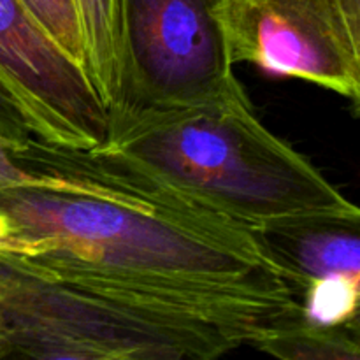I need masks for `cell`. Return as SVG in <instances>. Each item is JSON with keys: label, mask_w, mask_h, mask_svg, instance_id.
<instances>
[{"label": "cell", "mask_w": 360, "mask_h": 360, "mask_svg": "<svg viewBox=\"0 0 360 360\" xmlns=\"http://www.w3.org/2000/svg\"><path fill=\"white\" fill-rule=\"evenodd\" d=\"M299 322L280 273L192 280L0 257V359L210 360Z\"/></svg>", "instance_id": "cell-1"}, {"label": "cell", "mask_w": 360, "mask_h": 360, "mask_svg": "<svg viewBox=\"0 0 360 360\" xmlns=\"http://www.w3.org/2000/svg\"><path fill=\"white\" fill-rule=\"evenodd\" d=\"M21 153L41 179L0 188V257L192 280L278 273L250 229L174 195L102 148L34 139Z\"/></svg>", "instance_id": "cell-2"}, {"label": "cell", "mask_w": 360, "mask_h": 360, "mask_svg": "<svg viewBox=\"0 0 360 360\" xmlns=\"http://www.w3.org/2000/svg\"><path fill=\"white\" fill-rule=\"evenodd\" d=\"M102 150L174 195L246 229L352 204L260 122L238 77L195 104L122 123Z\"/></svg>", "instance_id": "cell-3"}, {"label": "cell", "mask_w": 360, "mask_h": 360, "mask_svg": "<svg viewBox=\"0 0 360 360\" xmlns=\"http://www.w3.org/2000/svg\"><path fill=\"white\" fill-rule=\"evenodd\" d=\"M224 0H116L112 130L213 97L236 79Z\"/></svg>", "instance_id": "cell-4"}, {"label": "cell", "mask_w": 360, "mask_h": 360, "mask_svg": "<svg viewBox=\"0 0 360 360\" xmlns=\"http://www.w3.org/2000/svg\"><path fill=\"white\" fill-rule=\"evenodd\" d=\"M0 83L23 104L44 143L97 150L111 141L108 104L23 0H0Z\"/></svg>", "instance_id": "cell-5"}, {"label": "cell", "mask_w": 360, "mask_h": 360, "mask_svg": "<svg viewBox=\"0 0 360 360\" xmlns=\"http://www.w3.org/2000/svg\"><path fill=\"white\" fill-rule=\"evenodd\" d=\"M232 62L354 98L357 62L340 0H224Z\"/></svg>", "instance_id": "cell-6"}, {"label": "cell", "mask_w": 360, "mask_h": 360, "mask_svg": "<svg viewBox=\"0 0 360 360\" xmlns=\"http://www.w3.org/2000/svg\"><path fill=\"white\" fill-rule=\"evenodd\" d=\"M250 232L297 294L302 322L343 341L360 360V207L299 214Z\"/></svg>", "instance_id": "cell-7"}, {"label": "cell", "mask_w": 360, "mask_h": 360, "mask_svg": "<svg viewBox=\"0 0 360 360\" xmlns=\"http://www.w3.org/2000/svg\"><path fill=\"white\" fill-rule=\"evenodd\" d=\"M83 41V69L109 111L116 98V0H72ZM112 116V115H111Z\"/></svg>", "instance_id": "cell-8"}, {"label": "cell", "mask_w": 360, "mask_h": 360, "mask_svg": "<svg viewBox=\"0 0 360 360\" xmlns=\"http://www.w3.org/2000/svg\"><path fill=\"white\" fill-rule=\"evenodd\" d=\"M44 30L83 65V41L72 0H23Z\"/></svg>", "instance_id": "cell-9"}, {"label": "cell", "mask_w": 360, "mask_h": 360, "mask_svg": "<svg viewBox=\"0 0 360 360\" xmlns=\"http://www.w3.org/2000/svg\"><path fill=\"white\" fill-rule=\"evenodd\" d=\"M0 139L14 148H25L34 139H41L32 116L2 83H0Z\"/></svg>", "instance_id": "cell-10"}, {"label": "cell", "mask_w": 360, "mask_h": 360, "mask_svg": "<svg viewBox=\"0 0 360 360\" xmlns=\"http://www.w3.org/2000/svg\"><path fill=\"white\" fill-rule=\"evenodd\" d=\"M21 150L23 148H14L0 139V188L39 181L37 176L28 169Z\"/></svg>", "instance_id": "cell-11"}, {"label": "cell", "mask_w": 360, "mask_h": 360, "mask_svg": "<svg viewBox=\"0 0 360 360\" xmlns=\"http://www.w3.org/2000/svg\"><path fill=\"white\" fill-rule=\"evenodd\" d=\"M348 21V27H350V34H352V42H354V51H355V62H357V72H359V86H357V94L355 97L352 98L357 108V111L360 112V13L355 14L354 18H350Z\"/></svg>", "instance_id": "cell-12"}, {"label": "cell", "mask_w": 360, "mask_h": 360, "mask_svg": "<svg viewBox=\"0 0 360 360\" xmlns=\"http://www.w3.org/2000/svg\"><path fill=\"white\" fill-rule=\"evenodd\" d=\"M340 6L343 9L347 20L354 18L355 14L360 13V0H340Z\"/></svg>", "instance_id": "cell-13"}]
</instances>
